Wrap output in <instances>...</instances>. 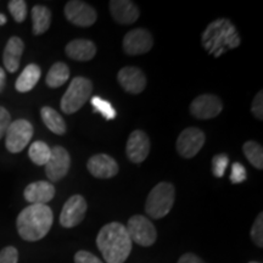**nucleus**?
<instances>
[{"label":"nucleus","instance_id":"nucleus-13","mask_svg":"<svg viewBox=\"0 0 263 263\" xmlns=\"http://www.w3.org/2000/svg\"><path fill=\"white\" fill-rule=\"evenodd\" d=\"M87 201L83 196L73 195L66 201L60 215V224L64 228H73L84 219L87 212Z\"/></svg>","mask_w":263,"mask_h":263},{"label":"nucleus","instance_id":"nucleus-11","mask_svg":"<svg viewBox=\"0 0 263 263\" xmlns=\"http://www.w3.org/2000/svg\"><path fill=\"white\" fill-rule=\"evenodd\" d=\"M71 167V156L62 146H54L51 149L50 159L45 164V173L52 182H59L68 173Z\"/></svg>","mask_w":263,"mask_h":263},{"label":"nucleus","instance_id":"nucleus-26","mask_svg":"<svg viewBox=\"0 0 263 263\" xmlns=\"http://www.w3.org/2000/svg\"><path fill=\"white\" fill-rule=\"evenodd\" d=\"M244 155L255 168H263V149L257 141L249 140L242 146Z\"/></svg>","mask_w":263,"mask_h":263},{"label":"nucleus","instance_id":"nucleus-6","mask_svg":"<svg viewBox=\"0 0 263 263\" xmlns=\"http://www.w3.org/2000/svg\"><path fill=\"white\" fill-rule=\"evenodd\" d=\"M128 235L132 241L136 244L147 248L155 244L157 239V232L155 226L146 217L136 215L128 219V224L126 227Z\"/></svg>","mask_w":263,"mask_h":263},{"label":"nucleus","instance_id":"nucleus-37","mask_svg":"<svg viewBox=\"0 0 263 263\" xmlns=\"http://www.w3.org/2000/svg\"><path fill=\"white\" fill-rule=\"evenodd\" d=\"M5 82H6V74L5 71L0 67V93H2L3 89L5 88Z\"/></svg>","mask_w":263,"mask_h":263},{"label":"nucleus","instance_id":"nucleus-12","mask_svg":"<svg viewBox=\"0 0 263 263\" xmlns=\"http://www.w3.org/2000/svg\"><path fill=\"white\" fill-rule=\"evenodd\" d=\"M190 114L199 120L215 118L222 112L223 105L221 99L213 94H202L194 99L190 104Z\"/></svg>","mask_w":263,"mask_h":263},{"label":"nucleus","instance_id":"nucleus-4","mask_svg":"<svg viewBox=\"0 0 263 263\" xmlns=\"http://www.w3.org/2000/svg\"><path fill=\"white\" fill-rule=\"evenodd\" d=\"M176 190L173 184L161 182L149 193L145 203V211L153 219H161L172 210Z\"/></svg>","mask_w":263,"mask_h":263},{"label":"nucleus","instance_id":"nucleus-9","mask_svg":"<svg viewBox=\"0 0 263 263\" xmlns=\"http://www.w3.org/2000/svg\"><path fill=\"white\" fill-rule=\"evenodd\" d=\"M65 16L71 24L78 27H90L98 18L95 9L80 0H71L66 4Z\"/></svg>","mask_w":263,"mask_h":263},{"label":"nucleus","instance_id":"nucleus-28","mask_svg":"<svg viewBox=\"0 0 263 263\" xmlns=\"http://www.w3.org/2000/svg\"><path fill=\"white\" fill-rule=\"evenodd\" d=\"M9 11L16 22H24L27 16V3L24 0H11L9 2Z\"/></svg>","mask_w":263,"mask_h":263},{"label":"nucleus","instance_id":"nucleus-27","mask_svg":"<svg viewBox=\"0 0 263 263\" xmlns=\"http://www.w3.org/2000/svg\"><path fill=\"white\" fill-rule=\"evenodd\" d=\"M90 104L95 112L100 114L105 120L110 121L116 117V110H115L112 105L108 103L107 100H104L103 98L93 97L90 100Z\"/></svg>","mask_w":263,"mask_h":263},{"label":"nucleus","instance_id":"nucleus-14","mask_svg":"<svg viewBox=\"0 0 263 263\" xmlns=\"http://www.w3.org/2000/svg\"><path fill=\"white\" fill-rule=\"evenodd\" d=\"M126 153L128 159L134 163H141L146 160L150 153V139L143 130L132 132L127 140Z\"/></svg>","mask_w":263,"mask_h":263},{"label":"nucleus","instance_id":"nucleus-20","mask_svg":"<svg viewBox=\"0 0 263 263\" xmlns=\"http://www.w3.org/2000/svg\"><path fill=\"white\" fill-rule=\"evenodd\" d=\"M25 50V44L21 38L11 37L9 39L8 44L4 49V55H3V60H4L5 68L10 73H14L18 70L20 60H21L22 54Z\"/></svg>","mask_w":263,"mask_h":263},{"label":"nucleus","instance_id":"nucleus-10","mask_svg":"<svg viewBox=\"0 0 263 263\" xmlns=\"http://www.w3.org/2000/svg\"><path fill=\"white\" fill-rule=\"evenodd\" d=\"M154 47L153 35L144 28L132 29L124 35L123 50L127 55L136 57L149 52Z\"/></svg>","mask_w":263,"mask_h":263},{"label":"nucleus","instance_id":"nucleus-36","mask_svg":"<svg viewBox=\"0 0 263 263\" xmlns=\"http://www.w3.org/2000/svg\"><path fill=\"white\" fill-rule=\"evenodd\" d=\"M178 263H205L199 256L194 254H185L178 259Z\"/></svg>","mask_w":263,"mask_h":263},{"label":"nucleus","instance_id":"nucleus-29","mask_svg":"<svg viewBox=\"0 0 263 263\" xmlns=\"http://www.w3.org/2000/svg\"><path fill=\"white\" fill-rule=\"evenodd\" d=\"M229 159L226 154H219L216 155L212 160V172L217 178H222L224 176L227 167H228Z\"/></svg>","mask_w":263,"mask_h":263},{"label":"nucleus","instance_id":"nucleus-32","mask_svg":"<svg viewBox=\"0 0 263 263\" xmlns=\"http://www.w3.org/2000/svg\"><path fill=\"white\" fill-rule=\"evenodd\" d=\"M18 251L14 246H6L0 251V263H17Z\"/></svg>","mask_w":263,"mask_h":263},{"label":"nucleus","instance_id":"nucleus-39","mask_svg":"<svg viewBox=\"0 0 263 263\" xmlns=\"http://www.w3.org/2000/svg\"><path fill=\"white\" fill-rule=\"evenodd\" d=\"M250 263H258V262H250Z\"/></svg>","mask_w":263,"mask_h":263},{"label":"nucleus","instance_id":"nucleus-25","mask_svg":"<svg viewBox=\"0 0 263 263\" xmlns=\"http://www.w3.org/2000/svg\"><path fill=\"white\" fill-rule=\"evenodd\" d=\"M28 155L33 163L38 164V166H45L49 159H50L51 149L49 147L48 144L44 143V141L38 140L34 141V143L29 146Z\"/></svg>","mask_w":263,"mask_h":263},{"label":"nucleus","instance_id":"nucleus-35","mask_svg":"<svg viewBox=\"0 0 263 263\" xmlns=\"http://www.w3.org/2000/svg\"><path fill=\"white\" fill-rule=\"evenodd\" d=\"M11 123V116L5 107L0 106V139L5 136L6 130Z\"/></svg>","mask_w":263,"mask_h":263},{"label":"nucleus","instance_id":"nucleus-15","mask_svg":"<svg viewBox=\"0 0 263 263\" xmlns=\"http://www.w3.org/2000/svg\"><path fill=\"white\" fill-rule=\"evenodd\" d=\"M87 168L91 176L99 179L112 178L120 171L116 160L106 154L91 156L87 163Z\"/></svg>","mask_w":263,"mask_h":263},{"label":"nucleus","instance_id":"nucleus-38","mask_svg":"<svg viewBox=\"0 0 263 263\" xmlns=\"http://www.w3.org/2000/svg\"><path fill=\"white\" fill-rule=\"evenodd\" d=\"M6 22H8V18H6V16L4 14H0V27H2V26H4Z\"/></svg>","mask_w":263,"mask_h":263},{"label":"nucleus","instance_id":"nucleus-19","mask_svg":"<svg viewBox=\"0 0 263 263\" xmlns=\"http://www.w3.org/2000/svg\"><path fill=\"white\" fill-rule=\"evenodd\" d=\"M97 54V47L88 39H73L66 45V55L74 61H89Z\"/></svg>","mask_w":263,"mask_h":263},{"label":"nucleus","instance_id":"nucleus-2","mask_svg":"<svg viewBox=\"0 0 263 263\" xmlns=\"http://www.w3.org/2000/svg\"><path fill=\"white\" fill-rule=\"evenodd\" d=\"M54 216L47 205H29L17 217L18 234L26 241H38L51 229Z\"/></svg>","mask_w":263,"mask_h":263},{"label":"nucleus","instance_id":"nucleus-7","mask_svg":"<svg viewBox=\"0 0 263 263\" xmlns=\"http://www.w3.org/2000/svg\"><path fill=\"white\" fill-rule=\"evenodd\" d=\"M33 137V126L27 120H16L10 123L5 133V145L10 153H21Z\"/></svg>","mask_w":263,"mask_h":263},{"label":"nucleus","instance_id":"nucleus-3","mask_svg":"<svg viewBox=\"0 0 263 263\" xmlns=\"http://www.w3.org/2000/svg\"><path fill=\"white\" fill-rule=\"evenodd\" d=\"M201 43L210 54L219 58L229 49L239 47L240 37L229 20L219 18L207 26L201 37Z\"/></svg>","mask_w":263,"mask_h":263},{"label":"nucleus","instance_id":"nucleus-24","mask_svg":"<svg viewBox=\"0 0 263 263\" xmlns=\"http://www.w3.org/2000/svg\"><path fill=\"white\" fill-rule=\"evenodd\" d=\"M70 78V68L64 62H57L47 74V84L50 88H60Z\"/></svg>","mask_w":263,"mask_h":263},{"label":"nucleus","instance_id":"nucleus-18","mask_svg":"<svg viewBox=\"0 0 263 263\" xmlns=\"http://www.w3.org/2000/svg\"><path fill=\"white\" fill-rule=\"evenodd\" d=\"M110 12L117 24L132 25L139 18V9L129 0H112L110 2Z\"/></svg>","mask_w":263,"mask_h":263},{"label":"nucleus","instance_id":"nucleus-16","mask_svg":"<svg viewBox=\"0 0 263 263\" xmlns=\"http://www.w3.org/2000/svg\"><path fill=\"white\" fill-rule=\"evenodd\" d=\"M118 83L129 94H139L145 89L146 77L140 68L127 66L120 70L117 74Z\"/></svg>","mask_w":263,"mask_h":263},{"label":"nucleus","instance_id":"nucleus-5","mask_svg":"<svg viewBox=\"0 0 263 263\" xmlns=\"http://www.w3.org/2000/svg\"><path fill=\"white\" fill-rule=\"evenodd\" d=\"M93 93V83L85 77H74L61 99L62 112L72 115L83 107Z\"/></svg>","mask_w":263,"mask_h":263},{"label":"nucleus","instance_id":"nucleus-31","mask_svg":"<svg viewBox=\"0 0 263 263\" xmlns=\"http://www.w3.org/2000/svg\"><path fill=\"white\" fill-rule=\"evenodd\" d=\"M246 177H248V174H246L245 167L239 162L233 163L232 174H230V180H232V183L233 184L242 183L246 179Z\"/></svg>","mask_w":263,"mask_h":263},{"label":"nucleus","instance_id":"nucleus-17","mask_svg":"<svg viewBox=\"0 0 263 263\" xmlns=\"http://www.w3.org/2000/svg\"><path fill=\"white\" fill-rule=\"evenodd\" d=\"M24 196L31 205H47V202L54 199L55 188L50 182L39 180L27 185Z\"/></svg>","mask_w":263,"mask_h":263},{"label":"nucleus","instance_id":"nucleus-21","mask_svg":"<svg viewBox=\"0 0 263 263\" xmlns=\"http://www.w3.org/2000/svg\"><path fill=\"white\" fill-rule=\"evenodd\" d=\"M42 71L41 67L35 64H29L26 66L25 70L22 73L18 76L17 81H16V90L20 93H27V91L32 90L38 83L39 78H41Z\"/></svg>","mask_w":263,"mask_h":263},{"label":"nucleus","instance_id":"nucleus-30","mask_svg":"<svg viewBox=\"0 0 263 263\" xmlns=\"http://www.w3.org/2000/svg\"><path fill=\"white\" fill-rule=\"evenodd\" d=\"M251 239L256 246L262 248L263 246V213L261 212L256 218L251 228Z\"/></svg>","mask_w":263,"mask_h":263},{"label":"nucleus","instance_id":"nucleus-22","mask_svg":"<svg viewBox=\"0 0 263 263\" xmlns=\"http://www.w3.org/2000/svg\"><path fill=\"white\" fill-rule=\"evenodd\" d=\"M32 21H33V34L41 35L45 33L50 27L51 12L47 6L35 5L32 9Z\"/></svg>","mask_w":263,"mask_h":263},{"label":"nucleus","instance_id":"nucleus-34","mask_svg":"<svg viewBox=\"0 0 263 263\" xmlns=\"http://www.w3.org/2000/svg\"><path fill=\"white\" fill-rule=\"evenodd\" d=\"M74 263H103L100 258H98L97 256L91 254V252L84 251H78L74 256Z\"/></svg>","mask_w":263,"mask_h":263},{"label":"nucleus","instance_id":"nucleus-33","mask_svg":"<svg viewBox=\"0 0 263 263\" xmlns=\"http://www.w3.org/2000/svg\"><path fill=\"white\" fill-rule=\"evenodd\" d=\"M251 111L254 116L258 120H263V91L259 90L252 101Z\"/></svg>","mask_w":263,"mask_h":263},{"label":"nucleus","instance_id":"nucleus-23","mask_svg":"<svg viewBox=\"0 0 263 263\" xmlns=\"http://www.w3.org/2000/svg\"><path fill=\"white\" fill-rule=\"evenodd\" d=\"M41 116L43 122L50 129L52 133L58 134V136H64L66 133V123L64 118L54 108L44 106L41 110Z\"/></svg>","mask_w":263,"mask_h":263},{"label":"nucleus","instance_id":"nucleus-1","mask_svg":"<svg viewBox=\"0 0 263 263\" xmlns=\"http://www.w3.org/2000/svg\"><path fill=\"white\" fill-rule=\"evenodd\" d=\"M97 245L106 263H124L132 251L126 227L118 222H111L100 229Z\"/></svg>","mask_w":263,"mask_h":263},{"label":"nucleus","instance_id":"nucleus-8","mask_svg":"<svg viewBox=\"0 0 263 263\" xmlns=\"http://www.w3.org/2000/svg\"><path fill=\"white\" fill-rule=\"evenodd\" d=\"M206 137L199 128L190 127L184 129L177 139V151L184 159L196 156L205 144Z\"/></svg>","mask_w":263,"mask_h":263}]
</instances>
